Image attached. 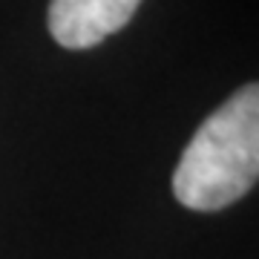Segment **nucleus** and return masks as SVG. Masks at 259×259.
<instances>
[{"mask_svg":"<svg viewBox=\"0 0 259 259\" xmlns=\"http://www.w3.org/2000/svg\"><path fill=\"white\" fill-rule=\"evenodd\" d=\"M259 176V87L245 83L210 112L173 173V196L190 210L213 213L239 202Z\"/></svg>","mask_w":259,"mask_h":259,"instance_id":"1","label":"nucleus"},{"mask_svg":"<svg viewBox=\"0 0 259 259\" xmlns=\"http://www.w3.org/2000/svg\"><path fill=\"white\" fill-rule=\"evenodd\" d=\"M141 0H49V35L64 49H93L133 20Z\"/></svg>","mask_w":259,"mask_h":259,"instance_id":"2","label":"nucleus"}]
</instances>
